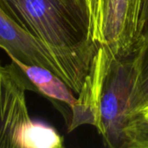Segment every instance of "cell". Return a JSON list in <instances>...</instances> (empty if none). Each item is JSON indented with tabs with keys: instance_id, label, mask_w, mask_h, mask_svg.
I'll use <instances>...</instances> for the list:
<instances>
[{
	"instance_id": "obj_1",
	"label": "cell",
	"mask_w": 148,
	"mask_h": 148,
	"mask_svg": "<svg viewBox=\"0 0 148 148\" xmlns=\"http://www.w3.org/2000/svg\"><path fill=\"white\" fill-rule=\"evenodd\" d=\"M1 8L52 56L60 78L79 95L91 75L99 45L87 0H0Z\"/></svg>"
},
{
	"instance_id": "obj_2",
	"label": "cell",
	"mask_w": 148,
	"mask_h": 148,
	"mask_svg": "<svg viewBox=\"0 0 148 148\" xmlns=\"http://www.w3.org/2000/svg\"><path fill=\"white\" fill-rule=\"evenodd\" d=\"M96 70L98 87L94 127L105 147L123 148L125 129L130 121L128 109L135 78L133 54L126 58H117L100 47Z\"/></svg>"
},
{
	"instance_id": "obj_3",
	"label": "cell",
	"mask_w": 148,
	"mask_h": 148,
	"mask_svg": "<svg viewBox=\"0 0 148 148\" xmlns=\"http://www.w3.org/2000/svg\"><path fill=\"white\" fill-rule=\"evenodd\" d=\"M94 40L114 56H130L143 33L144 0H87Z\"/></svg>"
},
{
	"instance_id": "obj_4",
	"label": "cell",
	"mask_w": 148,
	"mask_h": 148,
	"mask_svg": "<svg viewBox=\"0 0 148 148\" xmlns=\"http://www.w3.org/2000/svg\"><path fill=\"white\" fill-rule=\"evenodd\" d=\"M37 92L19 67L0 63V147L23 148V138L33 123L25 92Z\"/></svg>"
},
{
	"instance_id": "obj_5",
	"label": "cell",
	"mask_w": 148,
	"mask_h": 148,
	"mask_svg": "<svg viewBox=\"0 0 148 148\" xmlns=\"http://www.w3.org/2000/svg\"><path fill=\"white\" fill-rule=\"evenodd\" d=\"M0 48L10 59L45 68L60 78L59 70L48 50L21 28L0 6Z\"/></svg>"
},
{
	"instance_id": "obj_6",
	"label": "cell",
	"mask_w": 148,
	"mask_h": 148,
	"mask_svg": "<svg viewBox=\"0 0 148 148\" xmlns=\"http://www.w3.org/2000/svg\"><path fill=\"white\" fill-rule=\"evenodd\" d=\"M11 61L24 73L37 92L51 100L64 102L70 108L75 106L77 98L74 95V92L54 73L40 66L28 65L15 59H11Z\"/></svg>"
},
{
	"instance_id": "obj_7",
	"label": "cell",
	"mask_w": 148,
	"mask_h": 148,
	"mask_svg": "<svg viewBox=\"0 0 148 148\" xmlns=\"http://www.w3.org/2000/svg\"><path fill=\"white\" fill-rule=\"evenodd\" d=\"M133 58L135 78L128 109L130 120L148 105V25L133 53Z\"/></svg>"
},
{
	"instance_id": "obj_8",
	"label": "cell",
	"mask_w": 148,
	"mask_h": 148,
	"mask_svg": "<svg viewBox=\"0 0 148 148\" xmlns=\"http://www.w3.org/2000/svg\"><path fill=\"white\" fill-rule=\"evenodd\" d=\"M63 139L51 127L34 122L27 130L23 138V148H61Z\"/></svg>"
},
{
	"instance_id": "obj_9",
	"label": "cell",
	"mask_w": 148,
	"mask_h": 148,
	"mask_svg": "<svg viewBox=\"0 0 148 148\" xmlns=\"http://www.w3.org/2000/svg\"><path fill=\"white\" fill-rule=\"evenodd\" d=\"M123 148H148V120L140 114L133 117L125 129Z\"/></svg>"
},
{
	"instance_id": "obj_10",
	"label": "cell",
	"mask_w": 148,
	"mask_h": 148,
	"mask_svg": "<svg viewBox=\"0 0 148 148\" xmlns=\"http://www.w3.org/2000/svg\"><path fill=\"white\" fill-rule=\"evenodd\" d=\"M141 24L143 31L148 25V0H144L143 9H142V16H141Z\"/></svg>"
},
{
	"instance_id": "obj_11",
	"label": "cell",
	"mask_w": 148,
	"mask_h": 148,
	"mask_svg": "<svg viewBox=\"0 0 148 148\" xmlns=\"http://www.w3.org/2000/svg\"><path fill=\"white\" fill-rule=\"evenodd\" d=\"M139 114H140V115H142L144 118H146V119H147L148 120V105L144 108V109H142L141 110V112Z\"/></svg>"
}]
</instances>
